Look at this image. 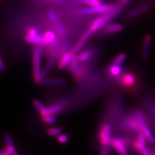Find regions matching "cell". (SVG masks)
<instances>
[{
  "label": "cell",
  "mask_w": 155,
  "mask_h": 155,
  "mask_svg": "<svg viewBox=\"0 0 155 155\" xmlns=\"http://www.w3.org/2000/svg\"><path fill=\"white\" fill-rule=\"evenodd\" d=\"M42 55V49L40 45H37L33 50V76L35 82L37 84L41 83L42 78L41 76V60Z\"/></svg>",
  "instance_id": "obj_1"
},
{
  "label": "cell",
  "mask_w": 155,
  "mask_h": 155,
  "mask_svg": "<svg viewBox=\"0 0 155 155\" xmlns=\"http://www.w3.org/2000/svg\"><path fill=\"white\" fill-rule=\"evenodd\" d=\"M114 7V5L110 4H102L100 5L96 6L82 9H79L74 12V14L77 15H87L93 14H104L111 10Z\"/></svg>",
  "instance_id": "obj_2"
},
{
  "label": "cell",
  "mask_w": 155,
  "mask_h": 155,
  "mask_svg": "<svg viewBox=\"0 0 155 155\" xmlns=\"http://www.w3.org/2000/svg\"><path fill=\"white\" fill-rule=\"evenodd\" d=\"M79 61L77 54H74L68 66L69 70L71 72L74 78L77 81H81L86 75V71L85 68L79 64Z\"/></svg>",
  "instance_id": "obj_3"
},
{
  "label": "cell",
  "mask_w": 155,
  "mask_h": 155,
  "mask_svg": "<svg viewBox=\"0 0 155 155\" xmlns=\"http://www.w3.org/2000/svg\"><path fill=\"white\" fill-rule=\"evenodd\" d=\"M98 138L102 147L111 146V126L109 124H103L100 127L98 133Z\"/></svg>",
  "instance_id": "obj_4"
},
{
  "label": "cell",
  "mask_w": 155,
  "mask_h": 155,
  "mask_svg": "<svg viewBox=\"0 0 155 155\" xmlns=\"http://www.w3.org/2000/svg\"><path fill=\"white\" fill-rule=\"evenodd\" d=\"M134 116L137 118V120H139V122L140 124L142 133H144L146 138L151 143H155V137H153V134H152L150 127L148 126L147 122L145 121L144 116H143L141 113L138 110H136L134 111Z\"/></svg>",
  "instance_id": "obj_5"
},
{
  "label": "cell",
  "mask_w": 155,
  "mask_h": 155,
  "mask_svg": "<svg viewBox=\"0 0 155 155\" xmlns=\"http://www.w3.org/2000/svg\"><path fill=\"white\" fill-rule=\"evenodd\" d=\"M119 84L124 88H132L137 84V78L132 72H126L117 77Z\"/></svg>",
  "instance_id": "obj_6"
},
{
  "label": "cell",
  "mask_w": 155,
  "mask_h": 155,
  "mask_svg": "<svg viewBox=\"0 0 155 155\" xmlns=\"http://www.w3.org/2000/svg\"><path fill=\"white\" fill-rule=\"evenodd\" d=\"M47 14H48V16L50 18L51 21L54 25V27H55L56 29L57 30L58 32L59 33V35L62 37L66 38L67 36L66 30L63 27V26L62 25L61 21H59V20L58 18V17L57 16V15L56 14L55 12H54V10L50 9L47 11Z\"/></svg>",
  "instance_id": "obj_7"
},
{
  "label": "cell",
  "mask_w": 155,
  "mask_h": 155,
  "mask_svg": "<svg viewBox=\"0 0 155 155\" xmlns=\"http://www.w3.org/2000/svg\"><path fill=\"white\" fill-rule=\"evenodd\" d=\"M108 22L105 18V17L102 15L101 16L98 17L94 20V21L92 22L87 31L92 36L93 34H94L101 28H102Z\"/></svg>",
  "instance_id": "obj_8"
},
{
  "label": "cell",
  "mask_w": 155,
  "mask_h": 155,
  "mask_svg": "<svg viewBox=\"0 0 155 155\" xmlns=\"http://www.w3.org/2000/svg\"><path fill=\"white\" fill-rule=\"evenodd\" d=\"M66 106V102L65 101L61 100L47 107L48 114L52 116H55L61 113Z\"/></svg>",
  "instance_id": "obj_9"
},
{
  "label": "cell",
  "mask_w": 155,
  "mask_h": 155,
  "mask_svg": "<svg viewBox=\"0 0 155 155\" xmlns=\"http://www.w3.org/2000/svg\"><path fill=\"white\" fill-rule=\"evenodd\" d=\"M102 32L104 34H113L121 32L123 25L119 23H107L102 27Z\"/></svg>",
  "instance_id": "obj_10"
},
{
  "label": "cell",
  "mask_w": 155,
  "mask_h": 155,
  "mask_svg": "<svg viewBox=\"0 0 155 155\" xmlns=\"http://www.w3.org/2000/svg\"><path fill=\"white\" fill-rule=\"evenodd\" d=\"M125 124L127 127L134 131L139 133L142 132L140 124L136 116L127 117L125 121Z\"/></svg>",
  "instance_id": "obj_11"
},
{
  "label": "cell",
  "mask_w": 155,
  "mask_h": 155,
  "mask_svg": "<svg viewBox=\"0 0 155 155\" xmlns=\"http://www.w3.org/2000/svg\"><path fill=\"white\" fill-rule=\"evenodd\" d=\"M110 145L113 147L117 152L121 155H127L126 146L120 139H111Z\"/></svg>",
  "instance_id": "obj_12"
},
{
  "label": "cell",
  "mask_w": 155,
  "mask_h": 155,
  "mask_svg": "<svg viewBox=\"0 0 155 155\" xmlns=\"http://www.w3.org/2000/svg\"><path fill=\"white\" fill-rule=\"evenodd\" d=\"M74 54L70 51H66L61 56V58L58 63V68L59 69H64L68 66L72 59V56Z\"/></svg>",
  "instance_id": "obj_13"
},
{
  "label": "cell",
  "mask_w": 155,
  "mask_h": 155,
  "mask_svg": "<svg viewBox=\"0 0 155 155\" xmlns=\"http://www.w3.org/2000/svg\"><path fill=\"white\" fill-rule=\"evenodd\" d=\"M25 40L29 43L36 45H45V41L43 35L38 34L34 36H30L27 35L25 36Z\"/></svg>",
  "instance_id": "obj_14"
},
{
  "label": "cell",
  "mask_w": 155,
  "mask_h": 155,
  "mask_svg": "<svg viewBox=\"0 0 155 155\" xmlns=\"http://www.w3.org/2000/svg\"><path fill=\"white\" fill-rule=\"evenodd\" d=\"M150 7H151V4L150 3L145 4L141 6L139 8L135 9H133V11L130 12L128 15V17L129 18H134V17L140 16L145 12L148 11L150 8Z\"/></svg>",
  "instance_id": "obj_15"
},
{
  "label": "cell",
  "mask_w": 155,
  "mask_h": 155,
  "mask_svg": "<svg viewBox=\"0 0 155 155\" xmlns=\"http://www.w3.org/2000/svg\"><path fill=\"white\" fill-rule=\"evenodd\" d=\"M45 41V45H53L55 43L57 40V37L54 32L52 31H47L43 35Z\"/></svg>",
  "instance_id": "obj_16"
},
{
  "label": "cell",
  "mask_w": 155,
  "mask_h": 155,
  "mask_svg": "<svg viewBox=\"0 0 155 155\" xmlns=\"http://www.w3.org/2000/svg\"><path fill=\"white\" fill-rule=\"evenodd\" d=\"M152 40V36L147 35L145 36L143 48V58L144 60H147L149 56V48Z\"/></svg>",
  "instance_id": "obj_17"
},
{
  "label": "cell",
  "mask_w": 155,
  "mask_h": 155,
  "mask_svg": "<svg viewBox=\"0 0 155 155\" xmlns=\"http://www.w3.org/2000/svg\"><path fill=\"white\" fill-rule=\"evenodd\" d=\"M6 144V148L10 152L11 155H18V153L16 152V150L15 148L13 142L12 140L11 137L9 135L5 134L4 136Z\"/></svg>",
  "instance_id": "obj_18"
},
{
  "label": "cell",
  "mask_w": 155,
  "mask_h": 155,
  "mask_svg": "<svg viewBox=\"0 0 155 155\" xmlns=\"http://www.w3.org/2000/svg\"><path fill=\"white\" fill-rule=\"evenodd\" d=\"M33 105L35 107V108L39 111V113L41 116L48 114L47 107H45L40 101L38 100H33L32 101Z\"/></svg>",
  "instance_id": "obj_19"
},
{
  "label": "cell",
  "mask_w": 155,
  "mask_h": 155,
  "mask_svg": "<svg viewBox=\"0 0 155 155\" xmlns=\"http://www.w3.org/2000/svg\"><path fill=\"white\" fill-rule=\"evenodd\" d=\"M41 84L45 85H55V86H61L64 85L66 84V81L61 79H50L42 80Z\"/></svg>",
  "instance_id": "obj_20"
},
{
  "label": "cell",
  "mask_w": 155,
  "mask_h": 155,
  "mask_svg": "<svg viewBox=\"0 0 155 155\" xmlns=\"http://www.w3.org/2000/svg\"><path fill=\"white\" fill-rule=\"evenodd\" d=\"M145 146V145L140 143L137 141L133 142V147H134V148L137 152H139L140 154L145 155H150L151 153Z\"/></svg>",
  "instance_id": "obj_21"
},
{
  "label": "cell",
  "mask_w": 155,
  "mask_h": 155,
  "mask_svg": "<svg viewBox=\"0 0 155 155\" xmlns=\"http://www.w3.org/2000/svg\"><path fill=\"white\" fill-rule=\"evenodd\" d=\"M109 72L111 76L113 77H118L122 73V68L120 66V64H111L109 69Z\"/></svg>",
  "instance_id": "obj_22"
},
{
  "label": "cell",
  "mask_w": 155,
  "mask_h": 155,
  "mask_svg": "<svg viewBox=\"0 0 155 155\" xmlns=\"http://www.w3.org/2000/svg\"><path fill=\"white\" fill-rule=\"evenodd\" d=\"M93 51L91 50H86L83 51L79 55H78V58L79 61L81 62H86L88 61L93 55Z\"/></svg>",
  "instance_id": "obj_23"
},
{
  "label": "cell",
  "mask_w": 155,
  "mask_h": 155,
  "mask_svg": "<svg viewBox=\"0 0 155 155\" xmlns=\"http://www.w3.org/2000/svg\"><path fill=\"white\" fill-rule=\"evenodd\" d=\"M79 1L90 7L100 5L103 4L102 0H79Z\"/></svg>",
  "instance_id": "obj_24"
},
{
  "label": "cell",
  "mask_w": 155,
  "mask_h": 155,
  "mask_svg": "<svg viewBox=\"0 0 155 155\" xmlns=\"http://www.w3.org/2000/svg\"><path fill=\"white\" fill-rule=\"evenodd\" d=\"M62 132V129L59 127H52L47 130V133L51 136H58Z\"/></svg>",
  "instance_id": "obj_25"
},
{
  "label": "cell",
  "mask_w": 155,
  "mask_h": 155,
  "mask_svg": "<svg viewBox=\"0 0 155 155\" xmlns=\"http://www.w3.org/2000/svg\"><path fill=\"white\" fill-rule=\"evenodd\" d=\"M127 58V55L125 54H120L117 56L116 57L113 59L111 63V64H117L120 65Z\"/></svg>",
  "instance_id": "obj_26"
},
{
  "label": "cell",
  "mask_w": 155,
  "mask_h": 155,
  "mask_svg": "<svg viewBox=\"0 0 155 155\" xmlns=\"http://www.w3.org/2000/svg\"><path fill=\"white\" fill-rule=\"evenodd\" d=\"M41 120L43 122L48 124H54L56 122V120L54 116L50 114H45L41 116Z\"/></svg>",
  "instance_id": "obj_27"
},
{
  "label": "cell",
  "mask_w": 155,
  "mask_h": 155,
  "mask_svg": "<svg viewBox=\"0 0 155 155\" xmlns=\"http://www.w3.org/2000/svg\"><path fill=\"white\" fill-rule=\"evenodd\" d=\"M53 64H54V62L51 61H49L47 64V65H46V66L45 67V69L43 71H41V78H42V79H43V78L46 75V74L50 71V69L52 67Z\"/></svg>",
  "instance_id": "obj_28"
},
{
  "label": "cell",
  "mask_w": 155,
  "mask_h": 155,
  "mask_svg": "<svg viewBox=\"0 0 155 155\" xmlns=\"http://www.w3.org/2000/svg\"><path fill=\"white\" fill-rule=\"evenodd\" d=\"M58 141L61 144H66L68 141V137L66 134L61 133L58 136Z\"/></svg>",
  "instance_id": "obj_29"
},
{
  "label": "cell",
  "mask_w": 155,
  "mask_h": 155,
  "mask_svg": "<svg viewBox=\"0 0 155 155\" xmlns=\"http://www.w3.org/2000/svg\"><path fill=\"white\" fill-rule=\"evenodd\" d=\"M146 139L147 138H146L145 136L144 135V133H143L142 132L139 133L138 136H137V141L138 142L144 145H146Z\"/></svg>",
  "instance_id": "obj_30"
},
{
  "label": "cell",
  "mask_w": 155,
  "mask_h": 155,
  "mask_svg": "<svg viewBox=\"0 0 155 155\" xmlns=\"http://www.w3.org/2000/svg\"><path fill=\"white\" fill-rule=\"evenodd\" d=\"M27 32V35H30V36H34V35H36L39 34L38 30L36 28H34V27L28 28Z\"/></svg>",
  "instance_id": "obj_31"
},
{
  "label": "cell",
  "mask_w": 155,
  "mask_h": 155,
  "mask_svg": "<svg viewBox=\"0 0 155 155\" xmlns=\"http://www.w3.org/2000/svg\"><path fill=\"white\" fill-rule=\"evenodd\" d=\"M130 0H117L116 4L121 6L123 8H125L130 3Z\"/></svg>",
  "instance_id": "obj_32"
},
{
  "label": "cell",
  "mask_w": 155,
  "mask_h": 155,
  "mask_svg": "<svg viewBox=\"0 0 155 155\" xmlns=\"http://www.w3.org/2000/svg\"><path fill=\"white\" fill-rule=\"evenodd\" d=\"M5 70V66L0 58V71H4Z\"/></svg>",
  "instance_id": "obj_33"
},
{
  "label": "cell",
  "mask_w": 155,
  "mask_h": 155,
  "mask_svg": "<svg viewBox=\"0 0 155 155\" xmlns=\"http://www.w3.org/2000/svg\"><path fill=\"white\" fill-rule=\"evenodd\" d=\"M54 1H55L57 2H59L61 1V0H54Z\"/></svg>",
  "instance_id": "obj_34"
},
{
  "label": "cell",
  "mask_w": 155,
  "mask_h": 155,
  "mask_svg": "<svg viewBox=\"0 0 155 155\" xmlns=\"http://www.w3.org/2000/svg\"><path fill=\"white\" fill-rule=\"evenodd\" d=\"M0 1H1V0H0Z\"/></svg>",
  "instance_id": "obj_35"
}]
</instances>
